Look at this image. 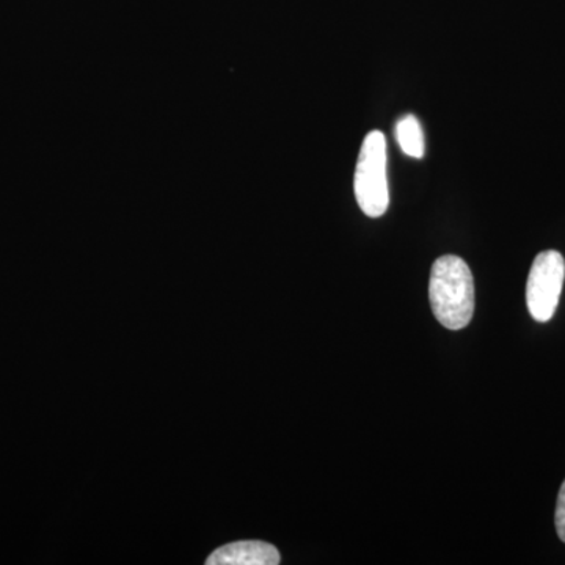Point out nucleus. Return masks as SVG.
Instances as JSON below:
<instances>
[{"label": "nucleus", "mask_w": 565, "mask_h": 565, "mask_svg": "<svg viewBox=\"0 0 565 565\" xmlns=\"http://www.w3.org/2000/svg\"><path fill=\"white\" fill-rule=\"evenodd\" d=\"M430 307L437 321L449 330H462L475 315V280L470 267L456 255L434 263L429 282Z\"/></svg>", "instance_id": "1"}, {"label": "nucleus", "mask_w": 565, "mask_h": 565, "mask_svg": "<svg viewBox=\"0 0 565 565\" xmlns=\"http://www.w3.org/2000/svg\"><path fill=\"white\" fill-rule=\"evenodd\" d=\"M386 139L381 131L364 137L355 170L356 202L367 217H382L388 210L390 191L386 177Z\"/></svg>", "instance_id": "2"}, {"label": "nucleus", "mask_w": 565, "mask_h": 565, "mask_svg": "<svg viewBox=\"0 0 565 565\" xmlns=\"http://www.w3.org/2000/svg\"><path fill=\"white\" fill-rule=\"evenodd\" d=\"M565 262L556 250L535 256L526 282V305L534 321L548 322L556 313L563 292Z\"/></svg>", "instance_id": "3"}, {"label": "nucleus", "mask_w": 565, "mask_h": 565, "mask_svg": "<svg viewBox=\"0 0 565 565\" xmlns=\"http://www.w3.org/2000/svg\"><path fill=\"white\" fill-rule=\"evenodd\" d=\"M280 552L262 541H241L221 546L207 557V565H278Z\"/></svg>", "instance_id": "4"}, {"label": "nucleus", "mask_w": 565, "mask_h": 565, "mask_svg": "<svg viewBox=\"0 0 565 565\" xmlns=\"http://www.w3.org/2000/svg\"><path fill=\"white\" fill-rule=\"evenodd\" d=\"M396 139L405 154L411 158L422 159L426 151L422 125L415 115H405L396 125Z\"/></svg>", "instance_id": "5"}, {"label": "nucleus", "mask_w": 565, "mask_h": 565, "mask_svg": "<svg viewBox=\"0 0 565 565\" xmlns=\"http://www.w3.org/2000/svg\"><path fill=\"white\" fill-rule=\"evenodd\" d=\"M555 523L557 535L565 544V481L561 487L559 497H557Z\"/></svg>", "instance_id": "6"}]
</instances>
